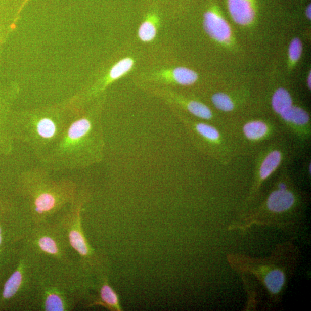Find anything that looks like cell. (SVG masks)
Segmentation results:
<instances>
[{
	"label": "cell",
	"instance_id": "cell-1",
	"mask_svg": "<svg viewBox=\"0 0 311 311\" xmlns=\"http://www.w3.org/2000/svg\"><path fill=\"white\" fill-rule=\"evenodd\" d=\"M100 105L74 113L59 142L41 162L57 171L82 169L101 163L105 140Z\"/></svg>",
	"mask_w": 311,
	"mask_h": 311
},
{
	"label": "cell",
	"instance_id": "cell-2",
	"mask_svg": "<svg viewBox=\"0 0 311 311\" xmlns=\"http://www.w3.org/2000/svg\"><path fill=\"white\" fill-rule=\"evenodd\" d=\"M73 114L59 108L15 113L16 140L42 161L59 142Z\"/></svg>",
	"mask_w": 311,
	"mask_h": 311
},
{
	"label": "cell",
	"instance_id": "cell-3",
	"mask_svg": "<svg viewBox=\"0 0 311 311\" xmlns=\"http://www.w3.org/2000/svg\"><path fill=\"white\" fill-rule=\"evenodd\" d=\"M20 181L38 214L52 212L75 197V186L71 181H54L44 168L26 170L21 174Z\"/></svg>",
	"mask_w": 311,
	"mask_h": 311
},
{
	"label": "cell",
	"instance_id": "cell-4",
	"mask_svg": "<svg viewBox=\"0 0 311 311\" xmlns=\"http://www.w3.org/2000/svg\"><path fill=\"white\" fill-rule=\"evenodd\" d=\"M15 112L0 103V156H7L14 150L16 142Z\"/></svg>",
	"mask_w": 311,
	"mask_h": 311
},
{
	"label": "cell",
	"instance_id": "cell-5",
	"mask_svg": "<svg viewBox=\"0 0 311 311\" xmlns=\"http://www.w3.org/2000/svg\"><path fill=\"white\" fill-rule=\"evenodd\" d=\"M198 78V74L194 70L185 67H177L153 73L149 80L158 84L190 86L196 83Z\"/></svg>",
	"mask_w": 311,
	"mask_h": 311
},
{
	"label": "cell",
	"instance_id": "cell-6",
	"mask_svg": "<svg viewBox=\"0 0 311 311\" xmlns=\"http://www.w3.org/2000/svg\"><path fill=\"white\" fill-rule=\"evenodd\" d=\"M204 27L211 38L219 43H230L232 31L230 25L216 12L209 11L206 12L204 17Z\"/></svg>",
	"mask_w": 311,
	"mask_h": 311
},
{
	"label": "cell",
	"instance_id": "cell-7",
	"mask_svg": "<svg viewBox=\"0 0 311 311\" xmlns=\"http://www.w3.org/2000/svg\"><path fill=\"white\" fill-rule=\"evenodd\" d=\"M135 61L130 57L124 58L115 64L110 70V72L103 80L94 85L86 93L87 98H95L102 94L111 83L117 81L125 76L134 67Z\"/></svg>",
	"mask_w": 311,
	"mask_h": 311
},
{
	"label": "cell",
	"instance_id": "cell-8",
	"mask_svg": "<svg viewBox=\"0 0 311 311\" xmlns=\"http://www.w3.org/2000/svg\"><path fill=\"white\" fill-rule=\"evenodd\" d=\"M228 6L236 23L247 26L254 21L255 11L252 0H228Z\"/></svg>",
	"mask_w": 311,
	"mask_h": 311
},
{
	"label": "cell",
	"instance_id": "cell-9",
	"mask_svg": "<svg viewBox=\"0 0 311 311\" xmlns=\"http://www.w3.org/2000/svg\"><path fill=\"white\" fill-rule=\"evenodd\" d=\"M294 202L293 195L287 190H279L270 196L268 206L269 209L275 212H282L292 207Z\"/></svg>",
	"mask_w": 311,
	"mask_h": 311
},
{
	"label": "cell",
	"instance_id": "cell-10",
	"mask_svg": "<svg viewBox=\"0 0 311 311\" xmlns=\"http://www.w3.org/2000/svg\"><path fill=\"white\" fill-rule=\"evenodd\" d=\"M95 304L102 305L111 310L121 311L118 294L111 286L105 282L100 289V299Z\"/></svg>",
	"mask_w": 311,
	"mask_h": 311
},
{
	"label": "cell",
	"instance_id": "cell-11",
	"mask_svg": "<svg viewBox=\"0 0 311 311\" xmlns=\"http://www.w3.org/2000/svg\"><path fill=\"white\" fill-rule=\"evenodd\" d=\"M69 238L70 244L81 256L87 258L92 255V250L80 226L70 231Z\"/></svg>",
	"mask_w": 311,
	"mask_h": 311
},
{
	"label": "cell",
	"instance_id": "cell-12",
	"mask_svg": "<svg viewBox=\"0 0 311 311\" xmlns=\"http://www.w3.org/2000/svg\"><path fill=\"white\" fill-rule=\"evenodd\" d=\"M158 19L155 15L148 16L140 25L138 31L140 39L144 42H149L156 38Z\"/></svg>",
	"mask_w": 311,
	"mask_h": 311
},
{
	"label": "cell",
	"instance_id": "cell-13",
	"mask_svg": "<svg viewBox=\"0 0 311 311\" xmlns=\"http://www.w3.org/2000/svg\"><path fill=\"white\" fill-rule=\"evenodd\" d=\"M292 106V99L287 90H277L272 98V106L277 113L282 114Z\"/></svg>",
	"mask_w": 311,
	"mask_h": 311
},
{
	"label": "cell",
	"instance_id": "cell-14",
	"mask_svg": "<svg viewBox=\"0 0 311 311\" xmlns=\"http://www.w3.org/2000/svg\"><path fill=\"white\" fill-rule=\"evenodd\" d=\"M281 161V153L275 151L269 153L265 158L260 168V176L266 179L279 167Z\"/></svg>",
	"mask_w": 311,
	"mask_h": 311
},
{
	"label": "cell",
	"instance_id": "cell-15",
	"mask_svg": "<svg viewBox=\"0 0 311 311\" xmlns=\"http://www.w3.org/2000/svg\"><path fill=\"white\" fill-rule=\"evenodd\" d=\"M281 115L286 121L290 122L298 125H304L309 122V117L306 112L300 107L291 106Z\"/></svg>",
	"mask_w": 311,
	"mask_h": 311
},
{
	"label": "cell",
	"instance_id": "cell-16",
	"mask_svg": "<svg viewBox=\"0 0 311 311\" xmlns=\"http://www.w3.org/2000/svg\"><path fill=\"white\" fill-rule=\"evenodd\" d=\"M186 110L198 118L209 120L213 117L209 107L200 101L189 100Z\"/></svg>",
	"mask_w": 311,
	"mask_h": 311
},
{
	"label": "cell",
	"instance_id": "cell-17",
	"mask_svg": "<svg viewBox=\"0 0 311 311\" xmlns=\"http://www.w3.org/2000/svg\"><path fill=\"white\" fill-rule=\"evenodd\" d=\"M268 128L266 124L261 121L249 122L244 127V132L249 139L259 140L266 135Z\"/></svg>",
	"mask_w": 311,
	"mask_h": 311
},
{
	"label": "cell",
	"instance_id": "cell-18",
	"mask_svg": "<svg viewBox=\"0 0 311 311\" xmlns=\"http://www.w3.org/2000/svg\"><path fill=\"white\" fill-rule=\"evenodd\" d=\"M23 281L22 273L20 271L15 272L8 280L4 286L3 297L6 299L13 297L18 291Z\"/></svg>",
	"mask_w": 311,
	"mask_h": 311
},
{
	"label": "cell",
	"instance_id": "cell-19",
	"mask_svg": "<svg viewBox=\"0 0 311 311\" xmlns=\"http://www.w3.org/2000/svg\"><path fill=\"white\" fill-rule=\"evenodd\" d=\"M284 281V274L279 270L270 272L264 281L268 289L273 293H277L280 291Z\"/></svg>",
	"mask_w": 311,
	"mask_h": 311
},
{
	"label": "cell",
	"instance_id": "cell-20",
	"mask_svg": "<svg viewBox=\"0 0 311 311\" xmlns=\"http://www.w3.org/2000/svg\"><path fill=\"white\" fill-rule=\"evenodd\" d=\"M39 248L47 254L57 255L59 254V247L53 238L48 236H43L38 240Z\"/></svg>",
	"mask_w": 311,
	"mask_h": 311
},
{
	"label": "cell",
	"instance_id": "cell-21",
	"mask_svg": "<svg viewBox=\"0 0 311 311\" xmlns=\"http://www.w3.org/2000/svg\"><path fill=\"white\" fill-rule=\"evenodd\" d=\"M212 102L215 107L224 111H230L234 108L232 99L226 94L219 93L214 94L212 97Z\"/></svg>",
	"mask_w": 311,
	"mask_h": 311
},
{
	"label": "cell",
	"instance_id": "cell-22",
	"mask_svg": "<svg viewBox=\"0 0 311 311\" xmlns=\"http://www.w3.org/2000/svg\"><path fill=\"white\" fill-rule=\"evenodd\" d=\"M65 306L62 298L55 293L50 294L45 301L47 310H63Z\"/></svg>",
	"mask_w": 311,
	"mask_h": 311
},
{
	"label": "cell",
	"instance_id": "cell-23",
	"mask_svg": "<svg viewBox=\"0 0 311 311\" xmlns=\"http://www.w3.org/2000/svg\"><path fill=\"white\" fill-rule=\"evenodd\" d=\"M302 52V45L299 39H294L290 43L289 57L292 63H295L300 59Z\"/></svg>",
	"mask_w": 311,
	"mask_h": 311
},
{
	"label": "cell",
	"instance_id": "cell-24",
	"mask_svg": "<svg viewBox=\"0 0 311 311\" xmlns=\"http://www.w3.org/2000/svg\"><path fill=\"white\" fill-rule=\"evenodd\" d=\"M306 15L307 16L308 19H310V5H309L307 9L306 10Z\"/></svg>",
	"mask_w": 311,
	"mask_h": 311
},
{
	"label": "cell",
	"instance_id": "cell-25",
	"mask_svg": "<svg viewBox=\"0 0 311 311\" xmlns=\"http://www.w3.org/2000/svg\"><path fill=\"white\" fill-rule=\"evenodd\" d=\"M279 189L282 190H287V186L284 184H281L279 185Z\"/></svg>",
	"mask_w": 311,
	"mask_h": 311
},
{
	"label": "cell",
	"instance_id": "cell-26",
	"mask_svg": "<svg viewBox=\"0 0 311 311\" xmlns=\"http://www.w3.org/2000/svg\"><path fill=\"white\" fill-rule=\"evenodd\" d=\"M308 85L309 87V88H310V73H309V75L308 76Z\"/></svg>",
	"mask_w": 311,
	"mask_h": 311
},
{
	"label": "cell",
	"instance_id": "cell-27",
	"mask_svg": "<svg viewBox=\"0 0 311 311\" xmlns=\"http://www.w3.org/2000/svg\"><path fill=\"white\" fill-rule=\"evenodd\" d=\"M2 230H1V229H0V244H1V243H2Z\"/></svg>",
	"mask_w": 311,
	"mask_h": 311
}]
</instances>
